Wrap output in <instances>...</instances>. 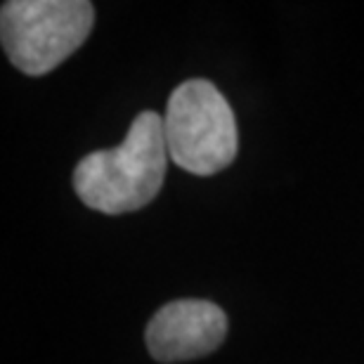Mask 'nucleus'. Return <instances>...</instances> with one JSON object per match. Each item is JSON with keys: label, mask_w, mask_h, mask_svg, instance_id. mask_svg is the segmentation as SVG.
Instances as JSON below:
<instances>
[{"label": "nucleus", "mask_w": 364, "mask_h": 364, "mask_svg": "<svg viewBox=\"0 0 364 364\" xmlns=\"http://www.w3.org/2000/svg\"><path fill=\"white\" fill-rule=\"evenodd\" d=\"M168 159L164 119L142 112L119 147L92 151L78 161L74 189L85 206L105 215L133 213L161 192Z\"/></svg>", "instance_id": "obj_1"}, {"label": "nucleus", "mask_w": 364, "mask_h": 364, "mask_svg": "<svg viewBox=\"0 0 364 364\" xmlns=\"http://www.w3.org/2000/svg\"><path fill=\"white\" fill-rule=\"evenodd\" d=\"M164 130L171 161L194 176H215L237 156L235 112L225 95L203 78H192L173 90Z\"/></svg>", "instance_id": "obj_2"}, {"label": "nucleus", "mask_w": 364, "mask_h": 364, "mask_svg": "<svg viewBox=\"0 0 364 364\" xmlns=\"http://www.w3.org/2000/svg\"><path fill=\"white\" fill-rule=\"evenodd\" d=\"M92 24L95 7L88 0H7L0 10L7 60L28 76L60 67L83 46Z\"/></svg>", "instance_id": "obj_3"}, {"label": "nucleus", "mask_w": 364, "mask_h": 364, "mask_svg": "<svg viewBox=\"0 0 364 364\" xmlns=\"http://www.w3.org/2000/svg\"><path fill=\"white\" fill-rule=\"evenodd\" d=\"M228 317L215 303L201 298H180L164 305L149 319V355L159 362H185L210 355L225 341Z\"/></svg>", "instance_id": "obj_4"}]
</instances>
